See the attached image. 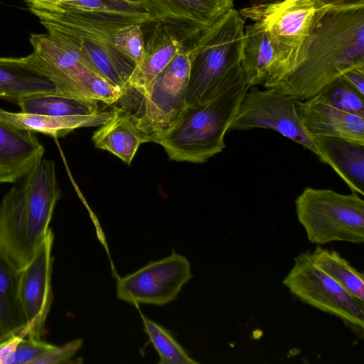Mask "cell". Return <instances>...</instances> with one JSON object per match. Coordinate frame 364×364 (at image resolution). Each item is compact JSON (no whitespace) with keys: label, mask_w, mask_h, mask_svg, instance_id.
<instances>
[{"label":"cell","mask_w":364,"mask_h":364,"mask_svg":"<svg viewBox=\"0 0 364 364\" xmlns=\"http://www.w3.org/2000/svg\"><path fill=\"white\" fill-rule=\"evenodd\" d=\"M355 66H364V5L319 7L295 53L263 85L303 101Z\"/></svg>","instance_id":"1"},{"label":"cell","mask_w":364,"mask_h":364,"mask_svg":"<svg viewBox=\"0 0 364 364\" xmlns=\"http://www.w3.org/2000/svg\"><path fill=\"white\" fill-rule=\"evenodd\" d=\"M47 33L77 50L101 76L124 90L134 64L119 53L113 36L131 25L152 23L144 9L85 10L51 0H22Z\"/></svg>","instance_id":"2"},{"label":"cell","mask_w":364,"mask_h":364,"mask_svg":"<svg viewBox=\"0 0 364 364\" xmlns=\"http://www.w3.org/2000/svg\"><path fill=\"white\" fill-rule=\"evenodd\" d=\"M248 87L242 67L198 100L186 105L175 123L149 138L176 161L201 164L222 152L225 135Z\"/></svg>","instance_id":"3"},{"label":"cell","mask_w":364,"mask_h":364,"mask_svg":"<svg viewBox=\"0 0 364 364\" xmlns=\"http://www.w3.org/2000/svg\"><path fill=\"white\" fill-rule=\"evenodd\" d=\"M0 202V251L22 269L49 230L61 198L53 161L43 159Z\"/></svg>","instance_id":"4"},{"label":"cell","mask_w":364,"mask_h":364,"mask_svg":"<svg viewBox=\"0 0 364 364\" xmlns=\"http://www.w3.org/2000/svg\"><path fill=\"white\" fill-rule=\"evenodd\" d=\"M33 52L27 65L55 87L54 95L107 105L116 103L123 90L101 76L74 48L48 33L31 34Z\"/></svg>","instance_id":"5"},{"label":"cell","mask_w":364,"mask_h":364,"mask_svg":"<svg viewBox=\"0 0 364 364\" xmlns=\"http://www.w3.org/2000/svg\"><path fill=\"white\" fill-rule=\"evenodd\" d=\"M245 21L232 9L189 46L186 105L200 99L241 66Z\"/></svg>","instance_id":"6"},{"label":"cell","mask_w":364,"mask_h":364,"mask_svg":"<svg viewBox=\"0 0 364 364\" xmlns=\"http://www.w3.org/2000/svg\"><path fill=\"white\" fill-rule=\"evenodd\" d=\"M191 57L189 46L179 53L140 92L124 90L114 103L129 111L149 139L168 129L186 106Z\"/></svg>","instance_id":"7"},{"label":"cell","mask_w":364,"mask_h":364,"mask_svg":"<svg viewBox=\"0 0 364 364\" xmlns=\"http://www.w3.org/2000/svg\"><path fill=\"white\" fill-rule=\"evenodd\" d=\"M297 218L316 245L364 242V200L358 193L306 187L295 200Z\"/></svg>","instance_id":"8"},{"label":"cell","mask_w":364,"mask_h":364,"mask_svg":"<svg viewBox=\"0 0 364 364\" xmlns=\"http://www.w3.org/2000/svg\"><path fill=\"white\" fill-rule=\"evenodd\" d=\"M302 302L341 319L357 337L364 336V302L356 299L312 262L309 251L294 258L282 281Z\"/></svg>","instance_id":"9"},{"label":"cell","mask_w":364,"mask_h":364,"mask_svg":"<svg viewBox=\"0 0 364 364\" xmlns=\"http://www.w3.org/2000/svg\"><path fill=\"white\" fill-rule=\"evenodd\" d=\"M297 100L273 88L247 89L228 131L254 128L273 129L304 146L321 159L314 137L305 129L298 110Z\"/></svg>","instance_id":"10"},{"label":"cell","mask_w":364,"mask_h":364,"mask_svg":"<svg viewBox=\"0 0 364 364\" xmlns=\"http://www.w3.org/2000/svg\"><path fill=\"white\" fill-rule=\"evenodd\" d=\"M318 8L316 0H281L238 11L243 18L264 28L275 49L276 60L266 80L279 72L295 53L307 36Z\"/></svg>","instance_id":"11"},{"label":"cell","mask_w":364,"mask_h":364,"mask_svg":"<svg viewBox=\"0 0 364 364\" xmlns=\"http://www.w3.org/2000/svg\"><path fill=\"white\" fill-rule=\"evenodd\" d=\"M191 277L188 260L173 251L170 256L119 278L117 296L132 304L163 306L174 301Z\"/></svg>","instance_id":"12"},{"label":"cell","mask_w":364,"mask_h":364,"mask_svg":"<svg viewBox=\"0 0 364 364\" xmlns=\"http://www.w3.org/2000/svg\"><path fill=\"white\" fill-rule=\"evenodd\" d=\"M138 1L152 22L165 26L188 46L234 5V0Z\"/></svg>","instance_id":"13"},{"label":"cell","mask_w":364,"mask_h":364,"mask_svg":"<svg viewBox=\"0 0 364 364\" xmlns=\"http://www.w3.org/2000/svg\"><path fill=\"white\" fill-rule=\"evenodd\" d=\"M54 234L50 228L33 257L20 271L19 294L27 321L25 336L43 338L53 301L51 284Z\"/></svg>","instance_id":"14"},{"label":"cell","mask_w":364,"mask_h":364,"mask_svg":"<svg viewBox=\"0 0 364 364\" xmlns=\"http://www.w3.org/2000/svg\"><path fill=\"white\" fill-rule=\"evenodd\" d=\"M45 147L34 132L0 120V183H14L43 159Z\"/></svg>","instance_id":"15"},{"label":"cell","mask_w":364,"mask_h":364,"mask_svg":"<svg viewBox=\"0 0 364 364\" xmlns=\"http://www.w3.org/2000/svg\"><path fill=\"white\" fill-rule=\"evenodd\" d=\"M145 37V47L140 63L134 66L123 90L140 92L187 46L169 28L156 22Z\"/></svg>","instance_id":"16"},{"label":"cell","mask_w":364,"mask_h":364,"mask_svg":"<svg viewBox=\"0 0 364 364\" xmlns=\"http://www.w3.org/2000/svg\"><path fill=\"white\" fill-rule=\"evenodd\" d=\"M298 110L311 136L344 138L364 144V117L348 113L315 97L299 100Z\"/></svg>","instance_id":"17"},{"label":"cell","mask_w":364,"mask_h":364,"mask_svg":"<svg viewBox=\"0 0 364 364\" xmlns=\"http://www.w3.org/2000/svg\"><path fill=\"white\" fill-rule=\"evenodd\" d=\"M321 154L320 161L328 164L349 186L364 195V144L333 136H314Z\"/></svg>","instance_id":"18"},{"label":"cell","mask_w":364,"mask_h":364,"mask_svg":"<svg viewBox=\"0 0 364 364\" xmlns=\"http://www.w3.org/2000/svg\"><path fill=\"white\" fill-rule=\"evenodd\" d=\"M115 113L99 126L92 136L96 148L107 151L129 165L139 146L149 142L148 136L136 125L131 113L113 104Z\"/></svg>","instance_id":"19"},{"label":"cell","mask_w":364,"mask_h":364,"mask_svg":"<svg viewBox=\"0 0 364 364\" xmlns=\"http://www.w3.org/2000/svg\"><path fill=\"white\" fill-rule=\"evenodd\" d=\"M114 113L112 105L110 110L102 109L91 115L68 117L13 112L0 107V120L21 129L59 138L79 128L99 127L111 119Z\"/></svg>","instance_id":"20"},{"label":"cell","mask_w":364,"mask_h":364,"mask_svg":"<svg viewBox=\"0 0 364 364\" xmlns=\"http://www.w3.org/2000/svg\"><path fill=\"white\" fill-rule=\"evenodd\" d=\"M55 93L53 83L31 69L24 57H0V99L16 104L22 99Z\"/></svg>","instance_id":"21"},{"label":"cell","mask_w":364,"mask_h":364,"mask_svg":"<svg viewBox=\"0 0 364 364\" xmlns=\"http://www.w3.org/2000/svg\"><path fill=\"white\" fill-rule=\"evenodd\" d=\"M20 271L0 251V342L16 334L23 335L27 326L19 294Z\"/></svg>","instance_id":"22"},{"label":"cell","mask_w":364,"mask_h":364,"mask_svg":"<svg viewBox=\"0 0 364 364\" xmlns=\"http://www.w3.org/2000/svg\"><path fill=\"white\" fill-rule=\"evenodd\" d=\"M275 60L276 51L264 28L257 22L247 26L241 67L247 87L263 85Z\"/></svg>","instance_id":"23"},{"label":"cell","mask_w":364,"mask_h":364,"mask_svg":"<svg viewBox=\"0 0 364 364\" xmlns=\"http://www.w3.org/2000/svg\"><path fill=\"white\" fill-rule=\"evenodd\" d=\"M314 264L349 294L364 302V275L336 250L317 245L310 252Z\"/></svg>","instance_id":"24"},{"label":"cell","mask_w":364,"mask_h":364,"mask_svg":"<svg viewBox=\"0 0 364 364\" xmlns=\"http://www.w3.org/2000/svg\"><path fill=\"white\" fill-rule=\"evenodd\" d=\"M95 100H82L56 95H43L20 100L21 112L52 117L95 114L102 110Z\"/></svg>","instance_id":"25"},{"label":"cell","mask_w":364,"mask_h":364,"mask_svg":"<svg viewBox=\"0 0 364 364\" xmlns=\"http://www.w3.org/2000/svg\"><path fill=\"white\" fill-rule=\"evenodd\" d=\"M144 330L159 356L160 364H196L169 331L159 323L142 316Z\"/></svg>","instance_id":"26"},{"label":"cell","mask_w":364,"mask_h":364,"mask_svg":"<svg viewBox=\"0 0 364 364\" xmlns=\"http://www.w3.org/2000/svg\"><path fill=\"white\" fill-rule=\"evenodd\" d=\"M314 97L344 112L364 117V95L341 76Z\"/></svg>","instance_id":"27"},{"label":"cell","mask_w":364,"mask_h":364,"mask_svg":"<svg viewBox=\"0 0 364 364\" xmlns=\"http://www.w3.org/2000/svg\"><path fill=\"white\" fill-rule=\"evenodd\" d=\"M142 27L138 24L127 26L119 29L113 36L114 48L134 66L140 63L144 52L145 36Z\"/></svg>","instance_id":"28"},{"label":"cell","mask_w":364,"mask_h":364,"mask_svg":"<svg viewBox=\"0 0 364 364\" xmlns=\"http://www.w3.org/2000/svg\"><path fill=\"white\" fill-rule=\"evenodd\" d=\"M74 8L85 10L143 9L138 0H51Z\"/></svg>","instance_id":"29"},{"label":"cell","mask_w":364,"mask_h":364,"mask_svg":"<svg viewBox=\"0 0 364 364\" xmlns=\"http://www.w3.org/2000/svg\"><path fill=\"white\" fill-rule=\"evenodd\" d=\"M53 346L42 338L23 337L17 346L14 363L33 364Z\"/></svg>","instance_id":"30"},{"label":"cell","mask_w":364,"mask_h":364,"mask_svg":"<svg viewBox=\"0 0 364 364\" xmlns=\"http://www.w3.org/2000/svg\"><path fill=\"white\" fill-rule=\"evenodd\" d=\"M83 344L81 338L71 341L63 346H53L33 364H59L70 363Z\"/></svg>","instance_id":"31"},{"label":"cell","mask_w":364,"mask_h":364,"mask_svg":"<svg viewBox=\"0 0 364 364\" xmlns=\"http://www.w3.org/2000/svg\"><path fill=\"white\" fill-rule=\"evenodd\" d=\"M23 337L18 333L0 342V364L14 363L17 346Z\"/></svg>","instance_id":"32"},{"label":"cell","mask_w":364,"mask_h":364,"mask_svg":"<svg viewBox=\"0 0 364 364\" xmlns=\"http://www.w3.org/2000/svg\"><path fill=\"white\" fill-rule=\"evenodd\" d=\"M341 77L360 94L364 95V66L350 68Z\"/></svg>","instance_id":"33"},{"label":"cell","mask_w":364,"mask_h":364,"mask_svg":"<svg viewBox=\"0 0 364 364\" xmlns=\"http://www.w3.org/2000/svg\"><path fill=\"white\" fill-rule=\"evenodd\" d=\"M319 7L357 6L364 5V0H316Z\"/></svg>","instance_id":"34"},{"label":"cell","mask_w":364,"mask_h":364,"mask_svg":"<svg viewBox=\"0 0 364 364\" xmlns=\"http://www.w3.org/2000/svg\"><path fill=\"white\" fill-rule=\"evenodd\" d=\"M251 5H259V4H270L276 1H279L281 0H249Z\"/></svg>","instance_id":"35"}]
</instances>
